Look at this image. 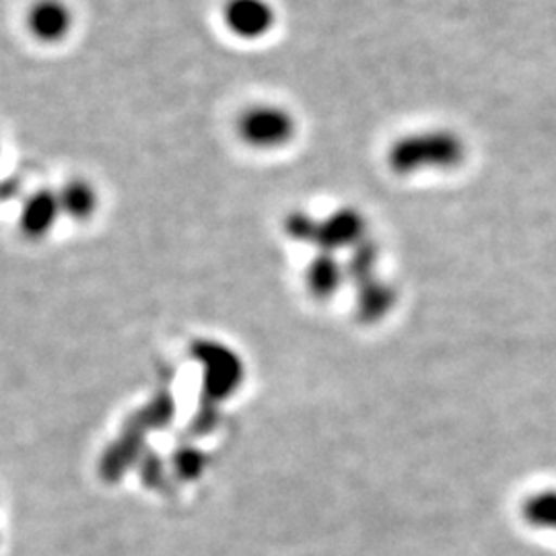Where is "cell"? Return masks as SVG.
<instances>
[{"label":"cell","instance_id":"8992f818","mask_svg":"<svg viewBox=\"0 0 556 556\" xmlns=\"http://www.w3.org/2000/svg\"><path fill=\"white\" fill-rule=\"evenodd\" d=\"M62 217L64 215L60 206L59 190L40 188L27 194L21 202V233L29 239L48 238Z\"/></svg>","mask_w":556,"mask_h":556},{"label":"cell","instance_id":"52a82bcc","mask_svg":"<svg viewBox=\"0 0 556 556\" xmlns=\"http://www.w3.org/2000/svg\"><path fill=\"white\" fill-rule=\"evenodd\" d=\"M59 200L62 215L73 220L91 219L100 206L98 190L89 179L85 178L64 181L62 188H59Z\"/></svg>","mask_w":556,"mask_h":556},{"label":"cell","instance_id":"3957f363","mask_svg":"<svg viewBox=\"0 0 556 556\" xmlns=\"http://www.w3.org/2000/svg\"><path fill=\"white\" fill-rule=\"evenodd\" d=\"M367 239V220L355 206H340L330 215L316 219L312 245L318 252L337 254L338 250H353Z\"/></svg>","mask_w":556,"mask_h":556},{"label":"cell","instance_id":"5b68a950","mask_svg":"<svg viewBox=\"0 0 556 556\" xmlns=\"http://www.w3.org/2000/svg\"><path fill=\"white\" fill-rule=\"evenodd\" d=\"M25 27L40 43H60L75 29V11L66 0H34L25 13Z\"/></svg>","mask_w":556,"mask_h":556},{"label":"cell","instance_id":"277c9868","mask_svg":"<svg viewBox=\"0 0 556 556\" xmlns=\"http://www.w3.org/2000/svg\"><path fill=\"white\" fill-rule=\"evenodd\" d=\"M223 23L239 40H262L277 25V11L270 0H227Z\"/></svg>","mask_w":556,"mask_h":556},{"label":"cell","instance_id":"8fae6325","mask_svg":"<svg viewBox=\"0 0 556 556\" xmlns=\"http://www.w3.org/2000/svg\"><path fill=\"white\" fill-rule=\"evenodd\" d=\"M20 194V184L13 179H2L0 181V202H9Z\"/></svg>","mask_w":556,"mask_h":556},{"label":"cell","instance_id":"6da1fadb","mask_svg":"<svg viewBox=\"0 0 556 556\" xmlns=\"http://www.w3.org/2000/svg\"><path fill=\"white\" fill-rule=\"evenodd\" d=\"M466 160V142L447 128H431L404 135L388 149V165L397 176L422 172H447Z\"/></svg>","mask_w":556,"mask_h":556},{"label":"cell","instance_id":"7a4b0ae2","mask_svg":"<svg viewBox=\"0 0 556 556\" xmlns=\"http://www.w3.org/2000/svg\"><path fill=\"white\" fill-rule=\"evenodd\" d=\"M238 137L256 151L287 147L298 135V119L278 103L248 105L238 118Z\"/></svg>","mask_w":556,"mask_h":556},{"label":"cell","instance_id":"9c48e42d","mask_svg":"<svg viewBox=\"0 0 556 556\" xmlns=\"http://www.w3.org/2000/svg\"><path fill=\"white\" fill-rule=\"evenodd\" d=\"M379 248L374 239H363L358 245L351 250V258L346 262V277L351 278L357 287L376 278Z\"/></svg>","mask_w":556,"mask_h":556},{"label":"cell","instance_id":"ba28073f","mask_svg":"<svg viewBox=\"0 0 556 556\" xmlns=\"http://www.w3.org/2000/svg\"><path fill=\"white\" fill-rule=\"evenodd\" d=\"M344 277H346V268H342L337 256L330 252H318V256L312 260L307 268L309 289L318 298H330L332 293H337Z\"/></svg>","mask_w":556,"mask_h":556},{"label":"cell","instance_id":"7c38bea8","mask_svg":"<svg viewBox=\"0 0 556 556\" xmlns=\"http://www.w3.org/2000/svg\"><path fill=\"white\" fill-rule=\"evenodd\" d=\"M0 155H2V142H0Z\"/></svg>","mask_w":556,"mask_h":556},{"label":"cell","instance_id":"30bf717a","mask_svg":"<svg viewBox=\"0 0 556 556\" xmlns=\"http://www.w3.org/2000/svg\"><path fill=\"white\" fill-rule=\"evenodd\" d=\"M392 303H394V291L383 280L374 278L358 287V307H361V314L367 318L386 314Z\"/></svg>","mask_w":556,"mask_h":556}]
</instances>
